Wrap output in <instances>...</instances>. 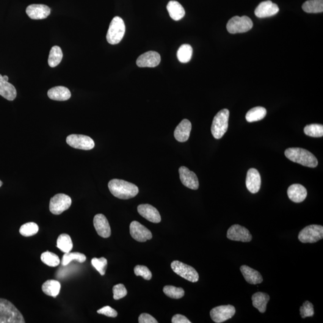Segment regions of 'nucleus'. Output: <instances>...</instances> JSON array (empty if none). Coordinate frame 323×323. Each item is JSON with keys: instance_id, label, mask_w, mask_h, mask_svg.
Returning <instances> with one entry per match:
<instances>
[{"instance_id": "38", "label": "nucleus", "mask_w": 323, "mask_h": 323, "mask_svg": "<svg viewBox=\"0 0 323 323\" xmlns=\"http://www.w3.org/2000/svg\"><path fill=\"white\" fill-rule=\"evenodd\" d=\"M39 228L36 223L34 222L27 223L22 225L19 233L24 236H31L34 235L38 233Z\"/></svg>"}, {"instance_id": "3", "label": "nucleus", "mask_w": 323, "mask_h": 323, "mask_svg": "<svg viewBox=\"0 0 323 323\" xmlns=\"http://www.w3.org/2000/svg\"><path fill=\"white\" fill-rule=\"evenodd\" d=\"M25 319L16 306L9 300L0 299V323H25Z\"/></svg>"}, {"instance_id": "29", "label": "nucleus", "mask_w": 323, "mask_h": 323, "mask_svg": "<svg viewBox=\"0 0 323 323\" xmlns=\"http://www.w3.org/2000/svg\"><path fill=\"white\" fill-rule=\"evenodd\" d=\"M266 110L264 107H256L247 112L245 118L248 122H254L263 119L266 117Z\"/></svg>"}, {"instance_id": "15", "label": "nucleus", "mask_w": 323, "mask_h": 323, "mask_svg": "<svg viewBox=\"0 0 323 323\" xmlns=\"http://www.w3.org/2000/svg\"><path fill=\"white\" fill-rule=\"evenodd\" d=\"M161 56L154 51H149L140 55L137 60L139 67H155L161 62Z\"/></svg>"}, {"instance_id": "17", "label": "nucleus", "mask_w": 323, "mask_h": 323, "mask_svg": "<svg viewBox=\"0 0 323 323\" xmlns=\"http://www.w3.org/2000/svg\"><path fill=\"white\" fill-rule=\"evenodd\" d=\"M93 225L99 236L107 238L111 235V228L109 221L104 215L96 214L93 219Z\"/></svg>"}, {"instance_id": "31", "label": "nucleus", "mask_w": 323, "mask_h": 323, "mask_svg": "<svg viewBox=\"0 0 323 323\" xmlns=\"http://www.w3.org/2000/svg\"><path fill=\"white\" fill-rule=\"evenodd\" d=\"M63 54L60 47L58 46L52 47L49 56V65L52 68L57 67L61 62Z\"/></svg>"}, {"instance_id": "22", "label": "nucleus", "mask_w": 323, "mask_h": 323, "mask_svg": "<svg viewBox=\"0 0 323 323\" xmlns=\"http://www.w3.org/2000/svg\"><path fill=\"white\" fill-rule=\"evenodd\" d=\"M192 130V123L189 120L184 119L176 126L175 131V139L179 142H187Z\"/></svg>"}, {"instance_id": "12", "label": "nucleus", "mask_w": 323, "mask_h": 323, "mask_svg": "<svg viewBox=\"0 0 323 323\" xmlns=\"http://www.w3.org/2000/svg\"><path fill=\"white\" fill-rule=\"evenodd\" d=\"M227 238L232 241L250 242L252 239L249 231L239 225H234L228 229Z\"/></svg>"}, {"instance_id": "5", "label": "nucleus", "mask_w": 323, "mask_h": 323, "mask_svg": "<svg viewBox=\"0 0 323 323\" xmlns=\"http://www.w3.org/2000/svg\"><path fill=\"white\" fill-rule=\"evenodd\" d=\"M125 25L122 19L116 16L110 24L107 34V40L110 45L119 43L125 33Z\"/></svg>"}, {"instance_id": "28", "label": "nucleus", "mask_w": 323, "mask_h": 323, "mask_svg": "<svg viewBox=\"0 0 323 323\" xmlns=\"http://www.w3.org/2000/svg\"><path fill=\"white\" fill-rule=\"evenodd\" d=\"M41 289L48 296L56 297L60 291V284L57 280H48L43 283Z\"/></svg>"}, {"instance_id": "27", "label": "nucleus", "mask_w": 323, "mask_h": 323, "mask_svg": "<svg viewBox=\"0 0 323 323\" xmlns=\"http://www.w3.org/2000/svg\"><path fill=\"white\" fill-rule=\"evenodd\" d=\"M167 8L170 17L173 20H181L185 15L184 8L178 1H170L168 2Z\"/></svg>"}, {"instance_id": "9", "label": "nucleus", "mask_w": 323, "mask_h": 323, "mask_svg": "<svg viewBox=\"0 0 323 323\" xmlns=\"http://www.w3.org/2000/svg\"><path fill=\"white\" fill-rule=\"evenodd\" d=\"M72 203L71 198L69 196L59 193L55 195L50 201L49 209L52 214L59 215L70 208Z\"/></svg>"}, {"instance_id": "24", "label": "nucleus", "mask_w": 323, "mask_h": 323, "mask_svg": "<svg viewBox=\"0 0 323 323\" xmlns=\"http://www.w3.org/2000/svg\"><path fill=\"white\" fill-rule=\"evenodd\" d=\"M0 95L9 101H13L17 96L15 87L5 81L1 74H0Z\"/></svg>"}, {"instance_id": "44", "label": "nucleus", "mask_w": 323, "mask_h": 323, "mask_svg": "<svg viewBox=\"0 0 323 323\" xmlns=\"http://www.w3.org/2000/svg\"><path fill=\"white\" fill-rule=\"evenodd\" d=\"M139 323H157L158 322L151 316V315L147 313H143L140 315L139 318Z\"/></svg>"}, {"instance_id": "46", "label": "nucleus", "mask_w": 323, "mask_h": 323, "mask_svg": "<svg viewBox=\"0 0 323 323\" xmlns=\"http://www.w3.org/2000/svg\"><path fill=\"white\" fill-rule=\"evenodd\" d=\"M3 78L5 81L8 82L9 81V77L7 76H3Z\"/></svg>"}, {"instance_id": "19", "label": "nucleus", "mask_w": 323, "mask_h": 323, "mask_svg": "<svg viewBox=\"0 0 323 323\" xmlns=\"http://www.w3.org/2000/svg\"><path fill=\"white\" fill-rule=\"evenodd\" d=\"M138 212L146 220L154 223L161 222V217L156 208L149 204H142L138 206Z\"/></svg>"}, {"instance_id": "2", "label": "nucleus", "mask_w": 323, "mask_h": 323, "mask_svg": "<svg viewBox=\"0 0 323 323\" xmlns=\"http://www.w3.org/2000/svg\"><path fill=\"white\" fill-rule=\"evenodd\" d=\"M285 155L287 158L291 161L297 163L303 166L316 168L318 165L316 157L305 149L298 147L289 148L285 151Z\"/></svg>"}, {"instance_id": "45", "label": "nucleus", "mask_w": 323, "mask_h": 323, "mask_svg": "<svg viewBox=\"0 0 323 323\" xmlns=\"http://www.w3.org/2000/svg\"><path fill=\"white\" fill-rule=\"evenodd\" d=\"M173 323H191L187 317L181 314H176L172 319Z\"/></svg>"}, {"instance_id": "18", "label": "nucleus", "mask_w": 323, "mask_h": 323, "mask_svg": "<svg viewBox=\"0 0 323 323\" xmlns=\"http://www.w3.org/2000/svg\"><path fill=\"white\" fill-rule=\"evenodd\" d=\"M26 13L30 18L39 20L48 18L51 14V9L44 4H31L27 8Z\"/></svg>"}, {"instance_id": "8", "label": "nucleus", "mask_w": 323, "mask_h": 323, "mask_svg": "<svg viewBox=\"0 0 323 323\" xmlns=\"http://www.w3.org/2000/svg\"><path fill=\"white\" fill-rule=\"evenodd\" d=\"M171 268L176 274L192 283H196L199 280V274L193 267L182 262L175 261L171 264Z\"/></svg>"}, {"instance_id": "41", "label": "nucleus", "mask_w": 323, "mask_h": 323, "mask_svg": "<svg viewBox=\"0 0 323 323\" xmlns=\"http://www.w3.org/2000/svg\"><path fill=\"white\" fill-rule=\"evenodd\" d=\"M300 316L302 318L313 317L314 315V306L309 301H306L300 308Z\"/></svg>"}, {"instance_id": "39", "label": "nucleus", "mask_w": 323, "mask_h": 323, "mask_svg": "<svg viewBox=\"0 0 323 323\" xmlns=\"http://www.w3.org/2000/svg\"><path fill=\"white\" fill-rule=\"evenodd\" d=\"M91 263L101 275H104L106 274L107 266V260L106 258H93L91 261Z\"/></svg>"}, {"instance_id": "37", "label": "nucleus", "mask_w": 323, "mask_h": 323, "mask_svg": "<svg viewBox=\"0 0 323 323\" xmlns=\"http://www.w3.org/2000/svg\"><path fill=\"white\" fill-rule=\"evenodd\" d=\"M163 292L168 297L173 298V299H180L184 295V291L183 289L173 286H165Z\"/></svg>"}, {"instance_id": "42", "label": "nucleus", "mask_w": 323, "mask_h": 323, "mask_svg": "<svg viewBox=\"0 0 323 323\" xmlns=\"http://www.w3.org/2000/svg\"><path fill=\"white\" fill-rule=\"evenodd\" d=\"M113 298L115 300H119L125 297L128 294L125 286L122 284H118L113 287Z\"/></svg>"}, {"instance_id": "47", "label": "nucleus", "mask_w": 323, "mask_h": 323, "mask_svg": "<svg viewBox=\"0 0 323 323\" xmlns=\"http://www.w3.org/2000/svg\"><path fill=\"white\" fill-rule=\"evenodd\" d=\"M2 184V181L1 180H0V187H1Z\"/></svg>"}, {"instance_id": "30", "label": "nucleus", "mask_w": 323, "mask_h": 323, "mask_svg": "<svg viewBox=\"0 0 323 323\" xmlns=\"http://www.w3.org/2000/svg\"><path fill=\"white\" fill-rule=\"evenodd\" d=\"M302 9L308 13H319L323 12V0H308L303 3Z\"/></svg>"}, {"instance_id": "43", "label": "nucleus", "mask_w": 323, "mask_h": 323, "mask_svg": "<svg viewBox=\"0 0 323 323\" xmlns=\"http://www.w3.org/2000/svg\"><path fill=\"white\" fill-rule=\"evenodd\" d=\"M97 313L99 314L104 315L107 317H113V318L117 317L118 314L117 311L109 306H104L103 308L99 309L97 311Z\"/></svg>"}, {"instance_id": "20", "label": "nucleus", "mask_w": 323, "mask_h": 323, "mask_svg": "<svg viewBox=\"0 0 323 323\" xmlns=\"http://www.w3.org/2000/svg\"><path fill=\"white\" fill-rule=\"evenodd\" d=\"M261 177L259 171L255 168H251L248 171L246 178V186L249 192L256 193L260 190Z\"/></svg>"}, {"instance_id": "23", "label": "nucleus", "mask_w": 323, "mask_h": 323, "mask_svg": "<svg viewBox=\"0 0 323 323\" xmlns=\"http://www.w3.org/2000/svg\"><path fill=\"white\" fill-rule=\"evenodd\" d=\"M242 274L244 276L245 281L251 284H261L263 281L262 275L258 270L251 268V267L242 265L240 267Z\"/></svg>"}, {"instance_id": "6", "label": "nucleus", "mask_w": 323, "mask_h": 323, "mask_svg": "<svg viewBox=\"0 0 323 323\" xmlns=\"http://www.w3.org/2000/svg\"><path fill=\"white\" fill-rule=\"evenodd\" d=\"M252 21L247 16H236L232 18L227 24V30L231 34L246 32L252 29Z\"/></svg>"}, {"instance_id": "34", "label": "nucleus", "mask_w": 323, "mask_h": 323, "mask_svg": "<svg viewBox=\"0 0 323 323\" xmlns=\"http://www.w3.org/2000/svg\"><path fill=\"white\" fill-rule=\"evenodd\" d=\"M87 260V257L81 253H67L63 256L62 259V264L63 266H66L70 263L71 261H76L79 263H84Z\"/></svg>"}, {"instance_id": "35", "label": "nucleus", "mask_w": 323, "mask_h": 323, "mask_svg": "<svg viewBox=\"0 0 323 323\" xmlns=\"http://www.w3.org/2000/svg\"><path fill=\"white\" fill-rule=\"evenodd\" d=\"M41 261L51 267H56L60 264L59 257L50 251H46L41 254Z\"/></svg>"}, {"instance_id": "10", "label": "nucleus", "mask_w": 323, "mask_h": 323, "mask_svg": "<svg viewBox=\"0 0 323 323\" xmlns=\"http://www.w3.org/2000/svg\"><path fill=\"white\" fill-rule=\"evenodd\" d=\"M66 142L71 147L81 150H89L95 147V143L90 137L85 135L72 134Z\"/></svg>"}, {"instance_id": "40", "label": "nucleus", "mask_w": 323, "mask_h": 323, "mask_svg": "<svg viewBox=\"0 0 323 323\" xmlns=\"http://www.w3.org/2000/svg\"><path fill=\"white\" fill-rule=\"evenodd\" d=\"M135 274L138 277H142L146 280H150L152 278V274L147 267L143 265H137L134 267Z\"/></svg>"}, {"instance_id": "25", "label": "nucleus", "mask_w": 323, "mask_h": 323, "mask_svg": "<svg viewBox=\"0 0 323 323\" xmlns=\"http://www.w3.org/2000/svg\"><path fill=\"white\" fill-rule=\"evenodd\" d=\"M49 98L52 100L64 101L71 98V92L67 88L56 87L51 88L48 92Z\"/></svg>"}, {"instance_id": "13", "label": "nucleus", "mask_w": 323, "mask_h": 323, "mask_svg": "<svg viewBox=\"0 0 323 323\" xmlns=\"http://www.w3.org/2000/svg\"><path fill=\"white\" fill-rule=\"evenodd\" d=\"M129 229L131 236L137 241L144 242L152 238L151 232L137 221L131 222Z\"/></svg>"}, {"instance_id": "1", "label": "nucleus", "mask_w": 323, "mask_h": 323, "mask_svg": "<svg viewBox=\"0 0 323 323\" xmlns=\"http://www.w3.org/2000/svg\"><path fill=\"white\" fill-rule=\"evenodd\" d=\"M108 186L112 194L121 200L134 198L139 192V187L136 185L123 179H113L109 181Z\"/></svg>"}, {"instance_id": "26", "label": "nucleus", "mask_w": 323, "mask_h": 323, "mask_svg": "<svg viewBox=\"0 0 323 323\" xmlns=\"http://www.w3.org/2000/svg\"><path fill=\"white\" fill-rule=\"evenodd\" d=\"M270 297L268 294L262 292H257L252 296L253 305L261 313H265Z\"/></svg>"}, {"instance_id": "11", "label": "nucleus", "mask_w": 323, "mask_h": 323, "mask_svg": "<svg viewBox=\"0 0 323 323\" xmlns=\"http://www.w3.org/2000/svg\"><path fill=\"white\" fill-rule=\"evenodd\" d=\"M235 313V308L234 306L222 305L212 308L210 311V316L212 321L221 323L233 318Z\"/></svg>"}, {"instance_id": "14", "label": "nucleus", "mask_w": 323, "mask_h": 323, "mask_svg": "<svg viewBox=\"0 0 323 323\" xmlns=\"http://www.w3.org/2000/svg\"><path fill=\"white\" fill-rule=\"evenodd\" d=\"M179 178L184 186L192 190L199 188V181L197 175L186 167L179 168Z\"/></svg>"}, {"instance_id": "4", "label": "nucleus", "mask_w": 323, "mask_h": 323, "mask_svg": "<svg viewBox=\"0 0 323 323\" xmlns=\"http://www.w3.org/2000/svg\"><path fill=\"white\" fill-rule=\"evenodd\" d=\"M229 111L223 109L215 116L211 126V133L215 139H220L228 131Z\"/></svg>"}, {"instance_id": "32", "label": "nucleus", "mask_w": 323, "mask_h": 323, "mask_svg": "<svg viewBox=\"0 0 323 323\" xmlns=\"http://www.w3.org/2000/svg\"><path fill=\"white\" fill-rule=\"evenodd\" d=\"M57 247L64 253L70 252L73 244L70 235L65 234L60 235L57 239Z\"/></svg>"}, {"instance_id": "33", "label": "nucleus", "mask_w": 323, "mask_h": 323, "mask_svg": "<svg viewBox=\"0 0 323 323\" xmlns=\"http://www.w3.org/2000/svg\"><path fill=\"white\" fill-rule=\"evenodd\" d=\"M193 54V49L189 45H181L179 47L176 56L179 62L181 63H187L190 61L192 59Z\"/></svg>"}, {"instance_id": "7", "label": "nucleus", "mask_w": 323, "mask_h": 323, "mask_svg": "<svg viewBox=\"0 0 323 323\" xmlns=\"http://www.w3.org/2000/svg\"><path fill=\"white\" fill-rule=\"evenodd\" d=\"M323 238V227L321 225H312L303 229L298 235L302 243H315Z\"/></svg>"}, {"instance_id": "21", "label": "nucleus", "mask_w": 323, "mask_h": 323, "mask_svg": "<svg viewBox=\"0 0 323 323\" xmlns=\"http://www.w3.org/2000/svg\"><path fill=\"white\" fill-rule=\"evenodd\" d=\"M287 195L293 202L300 203L303 202L307 197V190L302 185L294 184L289 187Z\"/></svg>"}, {"instance_id": "16", "label": "nucleus", "mask_w": 323, "mask_h": 323, "mask_svg": "<svg viewBox=\"0 0 323 323\" xmlns=\"http://www.w3.org/2000/svg\"><path fill=\"white\" fill-rule=\"evenodd\" d=\"M279 12L278 5L274 2L267 0L262 2L255 10V15L259 18H264L274 16Z\"/></svg>"}, {"instance_id": "36", "label": "nucleus", "mask_w": 323, "mask_h": 323, "mask_svg": "<svg viewBox=\"0 0 323 323\" xmlns=\"http://www.w3.org/2000/svg\"><path fill=\"white\" fill-rule=\"evenodd\" d=\"M304 132L308 136L322 137L323 136V126L320 124H311L305 127Z\"/></svg>"}]
</instances>
